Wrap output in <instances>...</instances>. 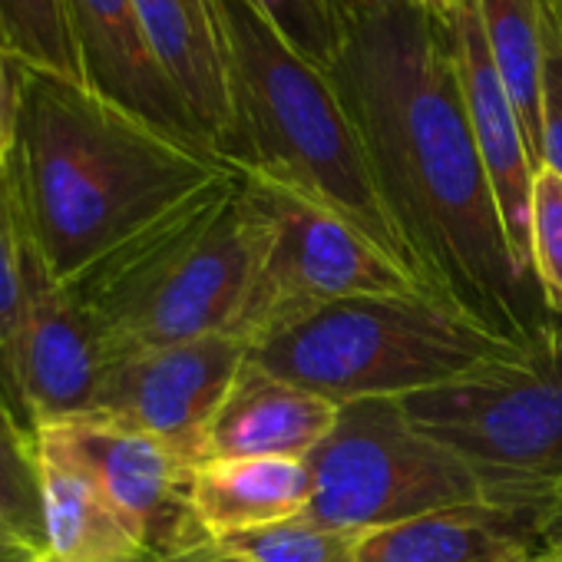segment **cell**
<instances>
[{"label": "cell", "mask_w": 562, "mask_h": 562, "mask_svg": "<svg viewBox=\"0 0 562 562\" xmlns=\"http://www.w3.org/2000/svg\"><path fill=\"white\" fill-rule=\"evenodd\" d=\"M34 434L57 440L93 473L153 559L209 542L192 513L195 463L172 443L100 417L44 424Z\"/></svg>", "instance_id": "cell-10"}, {"label": "cell", "mask_w": 562, "mask_h": 562, "mask_svg": "<svg viewBox=\"0 0 562 562\" xmlns=\"http://www.w3.org/2000/svg\"><path fill=\"white\" fill-rule=\"evenodd\" d=\"M308 64L325 74L345 47L348 0H248Z\"/></svg>", "instance_id": "cell-24"}, {"label": "cell", "mask_w": 562, "mask_h": 562, "mask_svg": "<svg viewBox=\"0 0 562 562\" xmlns=\"http://www.w3.org/2000/svg\"><path fill=\"white\" fill-rule=\"evenodd\" d=\"M100 325L50 274L31 245L27 312L18 341V407L31 430L93 417L100 384L113 361Z\"/></svg>", "instance_id": "cell-11"}, {"label": "cell", "mask_w": 562, "mask_h": 562, "mask_svg": "<svg viewBox=\"0 0 562 562\" xmlns=\"http://www.w3.org/2000/svg\"><path fill=\"white\" fill-rule=\"evenodd\" d=\"M308 503L305 460H202L192 470V513L209 542L299 516Z\"/></svg>", "instance_id": "cell-18"}, {"label": "cell", "mask_w": 562, "mask_h": 562, "mask_svg": "<svg viewBox=\"0 0 562 562\" xmlns=\"http://www.w3.org/2000/svg\"><path fill=\"white\" fill-rule=\"evenodd\" d=\"M447 24H450L457 57H460V77H463L473 139L486 166L513 258L522 268V274L536 281L532 274V182L539 172L536 156L529 149L513 97L499 77V67L490 54L476 0H463Z\"/></svg>", "instance_id": "cell-13"}, {"label": "cell", "mask_w": 562, "mask_h": 562, "mask_svg": "<svg viewBox=\"0 0 562 562\" xmlns=\"http://www.w3.org/2000/svg\"><path fill=\"white\" fill-rule=\"evenodd\" d=\"M532 274L562 322V176L552 169H539L532 182Z\"/></svg>", "instance_id": "cell-25"}, {"label": "cell", "mask_w": 562, "mask_h": 562, "mask_svg": "<svg viewBox=\"0 0 562 562\" xmlns=\"http://www.w3.org/2000/svg\"><path fill=\"white\" fill-rule=\"evenodd\" d=\"M47 552L0 519V562H41Z\"/></svg>", "instance_id": "cell-28"}, {"label": "cell", "mask_w": 562, "mask_h": 562, "mask_svg": "<svg viewBox=\"0 0 562 562\" xmlns=\"http://www.w3.org/2000/svg\"><path fill=\"white\" fill-rule=\"evenodd\" d=\"M18 120V60L0 44V172H8Z\"/></svg>", "instance_id": "cell-27"}, {"label": "cell", "mask_w": 562, "mask_h": 562, "mask_svg": "<svg viewBox=\"0 0 562 562\" xmlns=\"http://www.w3.org/2000/svg\"><path fill=\"white\" fill-rule=\"evenodd\" d=\"M358 539L361 536L335 529L312 513H299L228 536L215 546L241 555L245 562H358Z\"/></svg>", "instance_id": "cell-22"}, {"label": "cell", "mask_w": 562, "mask_h": 562, "mask_svg": "<svg viewBox=\"0 0 562 562\" xmlns=\"http://www.w3.org/2000/svg\"><path fill=\"white\" fill-rule=\"evenodd\" d=\"M559 4H562V0H559Z\"/></svg>", "instance_id": "cell-35"}, {"label": "cell", "mask_w": 562, "mask_h": 562, "mask_svg": "<svg viewBox=\"0 0 562 562\" xmlns=\"http://www.w3.org/2000/svg\"><path fill=\"white\" fill-rule=\"evenodd\" d=\"M476 11L536 166L542 169V0H476Z\"/></svg>", "instance_id": "cell-19"}, {"label": "cell", "mask_w": 562, "mask_h": 562, "mask_svg": "<svg viewBox=\"0 0 562 562\" xmlns=\"http://www.w3.org/2000/svg\"><path fill=\"white\" fill-rule=\"evenodd\" d=\"M37 437L44 549L54 562H149L153 555L106 499L93 473L57 440Z\"/></svg>", "instance_id": "cell-17"}, {"label": "cell", "mask_w": 562, "mask_h": 562, "mask_svg": "<svg viewBox=\"0 0 562 562\" xmlns=\"http://www.w3.org/2000/svg\"><path fill=\"white\" fill-rule=\"evenodd\" d=\"M27 271H31V238L24 232L8 172H0V397L14 407L18 417L21 407H18L14 368H18L24 312H27Z\"/></svg>", "instance_id": "cell-20"}, {"label": "cell", "mask_w": 562, "mask_h": 562, "mask_svg": "<svg viewBox=\"0 0 562 562\" xmlns=\"http://www.w3.org/2000/svg\"><path fill=\"white\" fill-rule=\"evenodd\" d=\"M215 11L232 103L225 166L345 218L411 271L331 77L248 0H215Z\"/></svg>", "instance_id": "cell-3"}, {"label": "cell", "mask_w": 562, "mask_h": 562, "mask_svg": "<svg viewBox=\"0 0 562 562\" xmlns=\"http://www.w3.org/2000/svg\"><path fill=\"white\" fill-rule=\"evenodd\" d=\"M0 417H11V420H21V417L14 414V407H11V404H8L4 397H0ZM21 424H24V420H21Z\"/></svg>", "instance_id": "cell-33"}, {"label": "cell", "mask_w": 562, "mask_h": 562, "mask_svg": "<svg viewBox=\"0 0 562 562\" xmlns=\"http://www.w3.org/2000/svg\"><path fill=\"white\" fill-rule=\"evenodd\" d=\"M401 407L470 467L483 503L542 516L562 486V322L522 355L411 394Z\"/></svg>", "instance_id": "cell-6"}, {"label": "cell", "mask_w": 562, "mask_h": 562, "mask_svg": "<svg viewBox=\"0 0 562 562\" xmlns=\"http://www.w3.org/2000/svg\"><path fill=\"white\" fill-rule=\"evenodd\" d=\"M522 348L470 325L430 295H358L325 305L248 348L265 371L328 401H404Z\"/></svg>", "instance_id": "cell-5"}, {"label": "cell", "mask_w": 562, "mask_h": 562, "mask_svg": "<svg viewBox=\"0 0 562 562\" xmlns=\"http://www.w3.org/2000/svg\"><path fill=\"white\" fill-rule=\"evenodd\" d=\"M420 289L516 348L559 325L513 258L450 24L417 0H348L328 70Z\"/></svg>", "instance_id": "cell-1"}, {"label": "cell", "mask_w": 562, "mask_h": 562, "mask_svg": "<svg viewBox=\"0 0 562 562\" xmlns=\"http://www.w3.org/2000/svg\"><path fill=\"white\" fill-rule=\"evenodd\" d=\"M265 232L248 179L232 172L64 285L100 325L113 355L235 335Z\"/></svg>", "instance_id": "cell-4"}, {"label": "cell", "mask_w": 562, "mask_h": 562, "mask_svg": "<svg viewBox=\"0 0 562 562\" xmlns=\"http://www.w3.org/2000/svg\"><path fill=\"white\" fill-rule=\"evenodd\" d=\"M539 536H542V546H549L562 555V486L539 516Z\"/></svg>", "instance_id": "cell-29"}, {"label": "cell", "mask_w": 562, "mask_h": 562, "mask_svg": "<svg viewBox=\"0 0 562 562\" xmlns=\"http://www.w3.org/2000/svg\"><path fill=\"white\" fill-rule=\"evenodd\" d=\"M248 179V176H245ZM265 212V248L235 322L248 348L325 305L358 295H427L420 281L345 218L248 179Z\"/></svg>", "instance_id": "cell-8"}, {"label": "cell", "mask_w": 562, "mask_h": 562, "mask_svg": "<svg viewBox=\"0 0 562 562\" xmlns=\"http://www.w3.org/2000/svg\"><path fill=\"white\" fill-rule=\"evenodd\" d=\"M542 169L562 176V4L542 0Z\"/></svg>", "instance_id": "cell-26"}, {"label": "cell", "mask_w": 562, "mask_h": 562, "mask_svg": "<svg viewBox=\"0 0 562 562\" xmlns=\"http://www.w3.org/2000/svg\"><path fill=\"white\" fill-rule=\"evenodd\" d=\"M245 361L248 341L232 331L116 355L93 417L153 434L199 463L205 430Z\"/></svg>", "instance_id": "cell-9"}, {"label": "cell", "mask_w": 562, "mask_h": 562, "mask_svg": "<svg viewBox=\"0 0 562 562\" xmlns=\"http://www.w3.org/2000/svg\"><path fill=\"white\" fill-rule=\"evenodd\" d=\"M536 549L539 513L470 503L364 532L358 562H526Z\"/></svg>", "instance_id": "cell-16"}, {"label": "cell", "mask_w": 562, "mask_h": 562, "mask_svg": "<svg viewBox=\"0 0 562 562\" xmlns=\"http://www.w3.org/2000/svg\"><path fill=\"white\" fill-rule=\"evenodd\" d=\"M232 172L83 83L18 64L8 182L24 232L57 281Z\"/></svg>", "instance_id": "cell-2"}, {"label": "cell", "mask_w": 562, "mask_h": 562, "mask_svg": "<svg viewBox=\"0 0 562 562\" xmlns=\"http://www.w3.org/2000/svg\"><path fill=\"white\" fill-rule=\"evenodd\" d=\"M41 562H54V559H50V555H44V559H41Z\"/></svg>", "instance_id": "cell-34"}, {"label": "cell", "mask_w": 562, "mask_h": 562, "mask_svg": "<svg viewBox=\"0 0 562 562\" xmlns=\"http://www.w3.org/2000/svg\"><path fill=\"white\" fill-rule=\"evenodd\" d=\"M143 34L189 106L209 153L225 162L232 103L215 0H133Z\"/></svg>", "instance_id": "cell-15"}, {"label": "cell", "mask_w": 562, "mask_h": 562, "mask_svg": "<svg viewBox=\"0 0 562 562\" xmlns=\"http://www.w3.org/2000/svg\"><path fill=\"white\" fill-rule=\"evenodd\" d=\"M526 562H562V555L555 552V549H549V546H542V549H536Z\"/></svg>", "instance_id": "cell-32"}, {"label": "cell", "mask_w": 562, "mask_h": 562, "mask_svg": "<svg viewBox=\"0 0 562 562\" xmlns=\"http://www.w3.org/2000/svg\"><path fill=\"white\" fill-rule=\"evenodd\" d=\"M315 519L364 536L437 509L483 503L470 467L427 437L401 401H351L305 460Z\"/></svg>", "instance_id": "cell-7"}, {"label": "cell", "mask_w": 562, "mask_h": 562, "mask_svg": "<svg viewBox=\"0 0 562 562\" xmlns=\"http://www.w3.org/2000/svg\"><path fill=\"white\" fill-rule=\"evenodd\" d=\"M338 404L255 364L238 371L202 440V460H308L331 434Z\"/></svg>", "instance_id": "cell-14"}, {"label": "cell", "mask_w": 562, "mask_h": 562, "mask_svg": "<svg viewBox=\"0 0 562 562\" xmlns=\"http://www.w3.org/2000/svg\"><path fill=\"white\" fill-rule=\"evenodd\" d=\"M417 4L430 14V18H437V21H450L453 14H457V8L463 4V0H417Z\"/></svg>", "instance_id": "cell-31"}, {"label": "cell", "mask_w": 562, "mask_h": 562, "mask_svg": "<svg viewBox=\"0 0 562 562\" xmlns=\"http://www.w3.org/2000/svg\"><path fill=\"white\" fill-rule=\"evenodd\" d=\"M149 562H245V559L215 542H205V546H195V549H186L176 555H162V559H149Z\"/></svg>", "instance_id": "cell-30"}, {"label": "cell", "mask_w": 562, "mask_h": 562, "mask_svg": "<svg viewBox=\"0 0 562 562\" xmlns=\"http://www.w3.org/2000/svg\"><path fill=\"white\" fill-rule=\"evenodd\" d=\"M64 18L87 90L169 139L212 156L189 106L159 67L133 0H64Z\"/></svg>", "instance_id": "cell-12"}, {"label": "cell", "mask_w": 562, "mask_h": 562, "mask_svg": "<svg viewBox=\"0 0 562 562\" xmlns=\"http://www.w3.org/2000/svg\"><path fill=\"white\" fill-rule=\"evenodd\" d=\"M0 519L44 549V490L37 437L11 417H0Z\"/></svg>", "instance_id": "cell-23"}, {"label": "cell", "mask_w": 562, "mask_h": 562, "mask_svg": "<svg viewBox=\"0 0 562 562\" xmlns=\"http://www.w3.org/2000/svg\"><path fill=\"white\" fill-rule=\"evenodd\" d=\"M0 44L24 67L83 83L64 0H0Z\"/></svg>", "instance_id": "cell-21"}]
</instances>
